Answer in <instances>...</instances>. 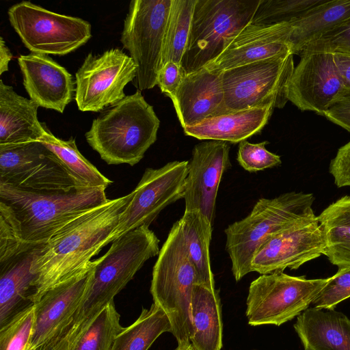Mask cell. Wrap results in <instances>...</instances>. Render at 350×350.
Returning a JSON list of instances; mask_svg holds the SVG:
<instances>
[{
	"label": "cell",
	"instance_id": "cell-37",
	"mask_svg": "<svg viewBox=\"0 0 350 350\" xmlns=\"http://www.w3.org/2000/svg\"><path fill=\"white\" fill-rule=\"evenodd\" d=\"M349 297L350 268L341 269L328 278L327 282L312 304L317 308L334 309L339 303Z\"/></svg>",
	"mask_w": 350,
	"mask_h": 350
},
{
	"label": "cell",
	"instance_id": "cell-31",
	"mask_svg": "<svg viewBox=\"0 0 350 350\" xmlns=\"http://www.w3.org/2000/svg\"><path fill=\"white\" fill-rule=\"evenodd\" d=\"M164 332L172 333L170 319L158 305L143 308L138 319L123 327L117 335L111 350H148Z\"/></svg>",
	"mask_w": 350,
	"mask_h": 350
},
{
	"label": "cell",
	"instance_id": "cell-43",
	"mask_svg": "<svg viewBox=\"0 0 350 350\" xmlns=\"http://www.w3.org/2000/svg\"><path fill=\"white\" fill-rule=\"evenodd\" d=\"M12 54L2 37H0V75L8 71L9 63Z\"/></svg>",
	"mask_w": 350,
	"mask_h": 350
},
{
	"label": "cell",
	"instance_id": "cell-11",
	"mask_svg": "<svg viewBox=\"0 0 350 350\" xmlns=\"http://www.w3.org/2000/svg\"><path fill=\"white\" fill-rule=\"evenodd\" d=\"M293 54L256 62L221 72L229 112L254 107L283 108L286 85L294 70Z\"/></svg>",
	"mask_w": 350,
	"mask_h": 350
},
{
	"label": "cell",
	"instance_id": "cell-29",
	"mask_svg": "<svg viewBox=\"0 0 350 350\" xmlns=\"http://www.w3.org/2000/svg\"><path fill=\"white\" fill-rule=\"evenodd\" d=\"M180 221L185 246L198 273L200 284L215 288L209 252L211 223L202 213L196 210L185 211Z\"/></svg>",
	"mask_w": 350,
	"mask_h": 350
},
{
	"label": "cell",
	"instance_id": "cell-33",
	"mask_svg": "<svg viewBox=\"0 0 350 350\" xmlns=\"http://www.w3.org/2000/svg\"><path fill=\"white\" fill-rule=\"evenodd\" d=\"M122 328L113 301L96 317L71 350H111Z\"/></svg>",
	"mask_w": 350,
	"mask_h": 350
},
{
	"label": "cell",
	"instance_id": "cell-9",
	"mask_svg": "<svg viewBox=\"0 0 350 350\" xmlns=\"http://www.w3.org/2000/svg\"><path fill=\"white\" fill-rule=\"evenodd\" d=\"M172 0H133L124 21L120 42L137 67L139 91L157 84L165 27Z\"/></svg>",
	"mask_w": 350,
	"mask_h": 350
},
{
	"label": "cell",
	"instance_id": "cell-38",
	"mask_svg": "<svg viewBox=\"0 0 350 350\" xmlns=\"http://www.w3.org/2000/svg\"><path fill=\"white\" fill-rule=\"evenodd\" d=\"M306 52L339 53L350 55V19L308 44L301 54Z\"/></svg>",
	"mask_w": 350,
	"mask_h": 350
},
{
	"label": "cell",
	"instance_id": "cell-21",
	"mask_svg": "<svg viewBox=\"0 0 350 350\" xmlns=\"http://www.w3.org/2000/svg\"><path fill=\"white\" fill-rule=\"evenodd\" d=\"M171 100L183 129L229 113L221 72L205 68L187 74Z\"/></svg>",
	"mask_w": 350,
	"mask_h": 350
},
{
	"label": "cell",
	"instance_id": "cell-24",
	"mask_svg": "<svg viewBox=\"0 0 350 350\" xmlns=\"http://www.w3.org/2000/svg\"><path fill=\"white\" fill-rule=\"evenodd\" d=\"M39 106L0 80V145L38 141L46 126L38 118Z\"/></svg>",
	"mask_w": 350,
	"mask_h": 350
},
{
	"label": "cell",
	"instance_id": "cell-16",
	"mask_svg": "<svg viewBox=\"0 0 350 350\" xmlns=\"http://www.w3.org/2000/svg\"><path fill=\"white\" fill-rule=\"evenodd\" d=\"M294 68L286 97L301 111L323 116L348 90L334 62V54L306 52Z\"/></svg>",
	"mask_w": 350,
	"mask_h": 350
},
{
	"label": "cell",
	"instance_id": "cell-34",
	"mask_svg": "<svg viewBox=\"0 0 350 350\" xmlns=\"http://www.w3.org/2000/svg\"><path fill=\"white\" fill-rule=\"evenodd\" d=\"M325 0H261L252 24L271 25L295 21Z\"/></svg>",
	"mask_w": 350,
	"mask_h": 350
},
{
	"label": "cell",
	"instance_id": "cell-32",
	"mask_svg": "<svg viewBox=\"0 0 350 350\" xmlns=\"http://www.w3.org/2000/svg\"><path fill=\"white\" fill-rule=\"evenodd\" d=\"M197 0H172L165 27L161 67L172 61L181 65Z\"/></svg>",
	"mask_w": 350,
	"mask_h": 350
},
{
	"label": "cell",
	"instance_id": "cell-39",
	"mask_svg": "<svg viewBox=\"0 0 350 350\" xmlns=\"http://www.w3.org/2000/svg\"><path fill=\"white\" fill-rule=\"evenodd\" d=\"M186 75L180 64L170 61L160 69L157 85L162 93L171 98Z\"/></svg>",
	"mask_w": 350,
	"mask_h": 350
},
{
	"label": "cell",
	"instance_id": "cell-22",
	"mask_svg": "<svg viewBox=\"0 0 350 350\" xmlns=\"http://www.w3.org/2000/svg\"><path fill=\"white\" fill-rule=\"evenodd\" d=\"M44 245H31L0 263V327L34 304L36 275L32 265Z\"/></svg>",
	"mask_w": 350,
	"mask_h": 350
},
{
	"label": "cell",
	"instance_id": "cell-20",
	"mask_svg": "<svg viewBox=\"0 0 350 350\" xmlns=\"http://www.w3.org/2000/svg\"><path fill=\"white\" fill-rule=\"evenodd\" d=\"M18 62L30 99L39 107L63 113L75 95L72 75L46 54L21 55Z\"/></svg>",
	"mask_w": 350,
	"mask_h": 350
},
{
	"label": "cell",
	"instance_id": "cell-17",
	"mask_svg": "<svg viewBox=\"0 0 350 350\" xmlns=\"http://www.w3.org/2000/svg\"><path fill=\"white\" fill-rule=\"evenodd\" d=\"M230 146L210 140L196 145L188 163L183 198L185 211H199L213 225L217 191L224 172L230 167Z\"/></svg>",
	"mask_w": 350,
	"mask_h": 350
},
{
	"label": "cell",
	"instance_id": "cell-10",
	"mask_svg": "<svg viewBox=\"0 0 350 350\" xmlns=\"http://www.w3.org/2000/svg\"><path fill=\"white\" fill-rule=\"evenodd\" d=\"M8 15L10 25L31 53L66 55L92 37L88 21L48 10L30 1L13 5Z\"/></svg>",
	"mask_w": 350,
	"mask_h": 350
},
{
	"label": "cell",
	"instance_id": "cell-15",
	"mask_svg": "<svg viewBox=\"0 0 350 350\" xmlns=\"http://www.w3.org/2000/svg\"><path fill=\"white\" fill-rule=\"evenodd\" d=\"M326 241L314 215L300 219L267 239L251 262V271L261 275L297 269L325 254Z\"/></svg>",
	"mask_w": 350,
	"mask_h": 350
},
{
	"label": "cell",
	"instance_id": "cell-8",
	"mask_svg": "<svg viewBox=\"0 0 350 350\" xmlns=\"http://www.w3.org/2000/svg\"><path fill=\"white\" fill-rule=\"evenodd\" d=\"M328 278L307 279L284 272L261 275L249 287L245 312L252 326H280L308 308Z\"/></svg>",
	"mask_w": 350,
	"mask_h": 350
},
{
	"label": "cell",
	"instance_id": "cell-4",
	"mask_svg": "<svg viewBox=\"0 0 350 350\" xmlns=\"http://www.w3.org/2000/svg\"><path fill=\"white\" fill-rule=\"evenodd\" d=\"M160 120L139 90L105 109L85 134L109 165L139 163L156 142Z\"/></svg>",
	"mask_w": 350,
	"mask_h": 350
},
{
	"label": "cell",
	"instance_id": "cell-28",
	"mask_svg": "<svg viewBox=\"0 0 350 350\" xmlns=\"http://www.w3.org/2000/svg\"><path fill=\"white\" fill-rule=\"evenodd\" d=\"M317 219L326 241L324 255L338 269L350 268V196L329 204Z\"/></svg>",
	"mask_w": 350,
	"mask_h": 350
},
{
	"label": "cell",
	"instance_id": "cell-19",
	"mask_svg": "<svg viewBox=\"0 0 350 350\" xmlns=\"http://www.w3.org/2000/svg\"><path fill=\"white\" fill-rule=\"evenodd\" d=\"M96 260L74 277L44 292L34 303V323L28 350L44 345L80 305L92 275Z\"/></svg>",
	"mask_w": 350,
	"mask_h": 350
},
{
	"label": "cell",
	"instance_id": "cell-6",
	"mask_svg": "<svg viewBox=\"0 0 350 350\" xmlns=\"http://www.w3.org/2000/svg\"><path fill=\"white\" fill-rule=\"evenodd\" d=\"M200 284L183 234L180 219L171 228L153 267L150 293L154 303L167 315L178 344L189 342L193 335L191 299Z\"/></svg>",
	"mask_w": 350,
	"mask_h": 350
},
{
	"label": "cell",
	"instance_id": "cell-3",
	"mask_svg": "<svg viewBox=\"0 0 350 350\" xmlns=\"http://www.w3.org/2000/svg\"><path fill=\"white\" fill-rule=\"evenodd\" d=\"M109 200L103 187L36 193L0 184V213L28 244H45L67 224Z\"/></svg>",
	"mask_w": 350,
	"mask_h": 350
},
{
	"label": "cell",
	"instance_id": "cell-41",
	"mask_svg": "<svg viewBox=\"0 0 350 350\" xmlns=\"http://www.w3.org/2000/svg\"><path fill=\"white\" fill-rule=\"evenodd\" d=\"M323 116L350 133V90Z\"/></svg>",
	"mask_w": 350,
	"mask_h": 350
},
{
	"label": "cell",
	"instance_id": "cell-5",
	"mask_svg": "<svg viewBox=\"0 0 350 350\" xmlns=\"http://www.w3.org/2000/svg\"><path fill=\"white\" fill-rule=\"evenodd\" d=\"M314 200L312 193L295 191L260 198L245 218L225 229L226 250L236 281L252 272V258L267 239L300 219L315 215Z\"/></svg>",
	"mask_w": 350,
	"mask_h": 350
},
{
	"label": "cell",
	"instance_id": "cell-26",
	"mask_svg": "<svg viewBox=\"0 0 350 350\" xmlns=\"http://www.w3.org/2000/svg\"><path fill=\"white\" fill-rule=\"evenodd\" d=\"M193 335L196 350H221L223 324L219 291L200 284L193 286L191 299Z\"/></svg>",
	"mask_w": 350,
	"mask_h": 350
},
{
	"label": "cell",
	"instance_id": "cell-44",
	"mask_svg": "<svg viewBox=\"0 0 350 350\" xmlns=\"http://www.w3.org/2000/svg\"><path fill=\"white\" fill-rule=\"evenodd\" d=\"M175 350H196L192 345L191 342L178 344V347Z\"/></svg>",
	"mask_w": 350,
	"mask_h": 350
},
{
	"label": "cell",
	"instance_id": "cell-18",
	"mask_svg": "<svg viewBox=\"0 0 350 350\" xmlns=\"http://www.w3.org/2000/svg\"><path fill=\"white\" fill-rule=\"evenodd\" d=\"M291 23L271 25L250 23L239 33L230 38L224 51L204 68L223 71L292 53L288 38Z\"/></svg>",
	"mask_w": 350,
	"mask_h": 350
},
{
	"label": "cell",
	"instance_id": "cell-30",
	"mask_svg": "<svg viewBox=\"0 0 350 350\" xmlns=\"http://www.w3.org/2000/svg\"><path fill=\"white\" fill-rule=\"evenodd\" d=\"M38 141L42 143L61 161L69 174L81 187L107 188L112 181L102 174L78 150L75 139L55 137L46 126Z\"/></svg>",
	"mask_w": 350,
	"mask_h": 350
},
{
	"label": "cell",
	"instance_id": "cell-35",
	"mask_svg": "<svg viewBox=\"0 0 350 350\" xmlns=\"http://www.w3.org/2000/svg\"><path fill=\"white\" fill-rule=\"evenodd\" d=\"M34 304L0 327V350H28L34 323Z\"/></svg>",
	"mask_w": 350,
	"mask_h": 350
},
{
	"label": "cell",
	"instance_id": "cell-12",
	"mask_svg": "<svg viewBox=\"0 0 350 350\" xmlns=\"http://www.w3.org/2000/svg\"><path fill=\"white\" fill-rule=\"evenodd\" d=\"M0 184L36 193L81 187L58 157L39 141L0 145Z\"/></svg>",
	"mask_w": 350,
	"mask_h": 350
},
{
	"label": "cell",
	"instance_id": "cell-2",
	"mask_svg": "<svg viewBox=\"0 0 350 350\" xmlns=\"http://www.w3.org/2000/svg\"><path fill=\"white\" fill-rule=\"evenodd\" d=\"M159 239L146 226L115 239L107 252L96 259L87 290L77 309L64 324L63 334L76 340L144 263L159 254Z\"/></svg>",
	"mask_w": 350,
	"mask_h": 350
},
{
	"label": "cell",
	"instance_id": "cell-27",
	"mask_svg": "<svg viewBox=\"0 0 350 350\" xmlns=\"http://www.w3.org/2000/svg\"><path fill=\"white\" fill-rule=\"evenodd\" d=\"M350 19V0H325L301 18L291 22L288 44L300 55L310 43Z\"/></svg>",
	"mask_w": 350,
	"mask_h": 350
},
{
	"label": "cell",
	"instance_id": "cell-13",
	"mask_svg": "<svg viewBox=\"0 0 350 350\" xmlns=\"http://www.w3.org/2000/svg\"><path fill=\"white\" fill-rule=\"evenodd\" d=\"M137 67L121 49H108L100 55L89 53L75 74V99L79 110L98 112L118 103L124 89L135 80Z\"/></svg>",
	"mask_w": 350,
	"mask_h": 350
},
{
	"label": "cell",
	"instance_id": "cell-7",
	"mask_svg": "<svg viewBox=\"0 0 350 350\" xmlns=\"http://www.w3.org/2000/svg\"><path fill=\"white\" fill-rule=\"evenodd\" d=\"M261 0H197L181 66L187 74L204 68L226 42L252 23Z\"/></svg>",
	"mask_w": 350,
	"mask_h": 350
},
{
	"label": "cell",
	"instance_id": "cell-36",
	"mask_svg": "<svg viewBox=\"0 0 350 350\" xmlns=\"http://www.w3.org/2000/svg\"><path fill=\"white\" fill-rule=\"evenodd\" d=\"M267 141L252 144L246 140L239 144L237 161L245 170L253 172L278 166L282 163L280 157L265 148Z\"/></svg>",
	"mask_w": 350,
	"mask_h": 350
},
{
	"label": "cell",
	"instance_id": "cell-42",
	"mask_svg": "<svg viewBox=\"0 0 350 350\" xmlns=\"http://www.w3.org/2000/svg\"><path fill=\"white\" fill-rule=\"evenodd\" d=\"M333 54L334 62L343 82L346 88L350 90V55L339 53Z\"/></svg>",
	"mask_w": 350,
	"mask_h": 350
},
{
	"label": "cell",
	"instance_id": "cell-25",
	"mask_svg": "<svg viewBox=\"0 0 350 350\" xmlns=\"http://www.w3.org/2000/svg\"><path fill=\"white\" fill-rule=\"evenodd\" d=\"M273 109V106H266L230 111L185 127L183 131L186 135L198 139L240 143L262 131Z\"/></svg>",
	"mask_w": 350,
	"mask_h": 350
},
{
	"label": "cell",
	"instance_id": "cell-23",
	"mask_svg": "<svg viewBox=\"0 0 350 350\" xmlns=\"http://www.w3.org/2000/svg\"><path fill=\"white\" fill-rule=\"evenodd\" d=\"M293 327L304 350H350V319L334 309L308 308Z\"/></svg>",
	"mask_w": 350,
	"mask_h": 350
},
{
	"label": "cell",
	"instance_id": "cell-14",
	"mask_svg": "<svg viewBox=\"0 0 350 350\" xmlns=\"http://www.w3.org/2000/svg\"><path fill=\"white\" fill-rule=\"evenodd\" d=\"M188 163V161H174L157 169H146L120 215L112 242L131 230L149 226L162 210L183 198Z\"/></svg>",
	"mask_w": 350,
	"mask_h": 350
},
{
	"label": "cell",
	"instance_id": "cell-40",
	"mask_svg": "<svg viewBox=\"0 0 350 350\" xmlns=\"http://www.w3.org/2000/svg\"><path fill=\"white\" fill-rule=\"evenodd\" d=\"M329 171L338 187L350 186V141L338 150Z\"/></svg>",
	"mask_w": 350,
	"mask_h": 350
},
{
	"label": "cell",
	"instance_id": "cell-1",
	"mask_svg": "<svg viewBox=\"0 0 350 350\" xmlns=\"http://www.w3.org/2000/svg\"><path fill=\"white\" fill-rule=\"evenodd\" d=\"M132 196L133 191L109 200L67 224L44 245L32 265L36 275L34 303L47 290L84 269L112 242L120 215Z\"/></svg>",
	"mask_w": 350,
	"mask_h": 350
}]
</instances>
